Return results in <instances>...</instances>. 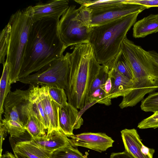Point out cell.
I'll return each instance as SVG.
<instances>
[{
	"instance_id": "f1b7e54d",
	"label": "cell",
	"mask_w": 158,
	"mask_h": 158,
	"mask_svg": "<svg viewBox=\"0 0 158 158\" xmlns=\"http://www.w3.org/2000/svg\"><path fill=\"white\" fill-rule=\"evenodd\" d=\"M138 128L141 129L149 128L155 129L158 127V111L139 122Z\"/></svg>"
},
{
	"instance_id": "83f0119b",
	"label": "cell",
	"mask_w": 158,
	"mask_h": 158,
	"mask_svg": "<svg viewBox=\"0 0 158 158\" xmlns=\"http://www.w3.org/2000/svg\"><path fill=\"white\" fill-rule=\"evenodd\" d=\"M108 77V71L107 68L105 66L102 65L98 74L92 84L90 90L89 96L95 90L105 83Z\"/></svg>"
},
{
	"instance_id": "8fae6325",
	"label": "cell",
	"mask_w": 158,
	"mask_h": 158,
	"mask_svg": "<svg viewBox=\"0 0 158 158\" xmlns=\"http://www.w3.org/2000/svg\"><path fill=\"white\" fill-rule=\"evenodd\" d=\"M58 116L60 129L67 136L73 135V130L79 129L83 123L77 109L68 102L59 106Z\"/></svg>"
},
{
	"instance_id": "484cf974",
	"label": "cell",
	"mask_w": 158,
	"mask_h": 158,
	"mask_svg": "<svg viewBox=\"0 0 158 158\" xmlns=\"http://www.w3.org/2000/svg\"><path fill=\"white\" fill-rule=\"evenodd\" d=\"M48 87L50 96L59 106H63L67 104L68 98L64 89L56 87Z\"/></svg>"
},
{
	"instance_id": "6da1fadb",
	"label": "cell",
	"mask_w": 158,
	"mask_h": 158,
	"mask_svg": "<svg viewBox=\"0 0 158 158\" xmlns=\"http://www.w3.org/2000/svg\"><path fill=\"white\" fill-rule=\"evenodd\" d=\"M59 21L58 19L51 18L34 21L29 33L19 79L38 71L64 55L67 47L60 37Z\"/></svg>"
},
{
	"instance_id": "f546056e",
	"label": "cell",
	"mask_w": 158,
	"mask_h": 158,
	"mask_svg": "<svg viewBox=\"0 0 158 158\" xmlns=\"http://www.w3.org/2000/svg\"><path fill=\"white\" fill-rule=\"evenodd\" d=\"M124 3L140 5L146 7L147 9L158 7V0H126Z\"/></svg>"
},
{
	"instance_id": "8992f818",
	"label": "cell",
	"mask_w": 158,
	"mask_h": 158,
	"mask_svg": "<svg viewBox=\"0 0 158 158\" xmlns=\"http://www.w3.org/2000/svg\"><path fill=\"white\" fill-rule=\"evenodd\" d=\"M39 85H30L26 90L16 89L10 91L4 104L15 106L20 120L25 126L31 116L37 118L44 125L46 130L48 126L40 96Z\"/></svg>"
},
{
	"instance_id": "7402d4cb",
	"label": "cell",
	"mask_w": 158,
	"mask_h": 158,
	"mask_svg": "<svg viewBox=\"0 0 158 158\" xmlns=\"http://www.w3.org/2000/svg\"><path fill=\"white\" fill-rule=\"evenodd\" d=\"M10 31L11 26L8 23L0 34V63L3 65L5 64V57L8 52Z\"/></svg>"
},
{
	"instance_id": "4316f807",
	"label": "cell",
	"mask_w": 158,
	"mask_h": 158,
	"mask_svg": "<svg viewBox=\"0 0 158 158\" xmlns=\"http://www.w3.org/2000/svg\"><path fill=\"white\" fill-rule=\"evenodd\" d=\"M111 99L108 94L100 87L90 94L88 102L90 103L95 101L99 103L109 106L111 104Z\"/></svg>"
},
{
	"instance_id": "3957f363",
	"label": "cell",
	"mask_w": 158,
	"mask_h": 158,
	"mask_svg": "<svg viewBox=\"0 0 158 158\" xmlns=\"http://www.w3.org/2000/svg\"><path fill=\"white\" fill-rule=\"evenodd\" d=\"M140 13L92 27L89 43L100 64L106 65L119 52L123 41Z\"/></svg>"
},
{
	"instance_id": "e0dca14e",
	"label": "cell",
	"mask_w": 158,
	"mask_h": 158,
	"mask_svg": "<svg viewBox=\"0 0 158 158\" xmlns=\"http://www.w3.org/2000/svg\"><path fill=\"white\" fill-rule=\"evenodd\" d=\"M158 31V14H151L135 23L133 35L135 38H143Z\"/></svg>"
},
{
	"instance_id": "d6a6232c",
	"label": "cell",
	"mask_w": 158,
	"mask_h": 158,
	"mask_svg": "<svg viewBox=\"0 0 158 158\" xmlns=\"http://www.w3.org/2000/svg\"><path fill=\"white\" fill-rule=\"evenodd\" d=\"M100 87L102 88L108 95L112 88V81L109 75L108 78L105 83Z\"/></svg>"
},
{
	"instance_id": "44dd1931",
	"label": "cell",
	"mask_w": 158,
	"mask_h": 158,
	"mask_svg": "<svg viewBox=\"0 0 158 158\" xmlns=\"http://www.w3.org/2000/svg\"><path fill=\"white\" fill-rule=\"evenodd\" d=\"M25 127L31 138L40 137L46 135V129L44 125L35 116H31L28 119Z\"/></svg>"
},
{
	"instance_id": "9a60e30c",
	"label": "cell",
	"mask_w": 158,
	"mask_h": 158,
	"mask_svg": "<svg viewBox=\"0 0 158 158\" xmlns=\"http://www.w3.org/2000/svg\"><path fill=\"white\" fill-rule=\"evenodd\" d=\"M11 145L13 152L28 158H52L53 154L40 147L31 139Z\"/></svg>"
},
{
	"instance_id": "836d02e7",
	"label": "cell",
	"mask_w": 158,
	"mask_h": 158,
	"mask_svg": "<svg viewBox=\"0 0 158 158\" xmlns=\"http://www.w3.org/2000/svg\"><path fill=\"white\" fill-rule=\"evenodd\" d=\"M148 52L155 60L158 63V53L154 51H149Z\"/></svg>"
},
{
	"instance_id": "9c48e42d",
	"label": "cell",
	"mask_w": 158,
	"mask_h": 158,
	"mask_svg": "<svg viewBox=\"0 0 158 158\" xmlns=\"http://www.w3.org/2000/svg\"><path fill=\"white\" fill-rule=\"evenodd\" d=\"M70 144L74 147H81L100 152L113 146L114 141L103 133L86 132L67 136Z\"/></svg>"
},
{
	"instance_id": "7a4b0ae2",
	"label": "cell",
	"mask_w": 158,
	"mask_h": 158,
	"mask_svg": "<svg viewBox=\"0 0 158 158\" xmlns=\"http://www.w3.org/2000/svg\"><path fill=\"white\" fill-rule=\"evenodd\" d=\"M70 68L65 90L68 102L82 109L88 102L92 84L101 67L89 43L74 46L70 54Z\"/></svg>"
},
{
	"instance_id": "603a6c76",
	"label": "cell",
	"mask_w": 158,
	"mask_h": 158,
	"mask_svg": "<svg viewBox=\"0 0 158 158\" xmlns=\"http://www.w3.org/2000/svg\"><path fill=\"white\" fill-rule=\"evenodd\" d=\"M52 158H87L69 143L53 153Z\"/></svg>"
},
{
	"instance_id": "7c38bea8",
	"label": "cell",
	"mask_w": 158,
	"mask_h": 158,
	"mask_svg": "<svg viewBox=\"0 0 158 158\" xmlns=\"http://www.w3.org/2000/svg\"><path fill=\"white\" fill-rule=\"evenodd\" d=\"M69 1L66 0H50L45 3L39 2L32 6L34 21L45 18L59 19L69 8Z\"/></svg>"
},
{
	"instance_id": "4dcf8cb0",
	"label": "cell",
	"mask_w": 158,
	"mask_h": 158,
	"mask_svg": "<svg viewBox=\"0 0 158 158\" xmlns=\"http://www.w3.org/2000/svg\"><path fill=\"white\" fill-rule=\"evenodd\" d=\"M0 157L2 156V144L3 141L7 136V130L2 124V121L0 122Z\"/></svg>"
},
{
	"instance_id": "cb8c5ba5",
	"label": "cell",
	"mask_w": 158,
	"mask_h": 158,
	"mask_svg": "<svg viewBox=\"0 0 158 158\" xmlns=\"http://www.w3.org/2000/svg\"><path fill=\"white\" fill-rule=\"evenodd\" d=\"M1 121L6 128L7 132L11 137H20L23 135L26 131L23 126L15 121L12 120H7L4 118L2 119Z\"/></svg>"
},
{
	"instance_id": "ba28073f",
	"label": "cell",
	"mask_w": 158,
	"mask_h": 158,
	"mask_svg": "<svg viewBox=\"0 0 158 158\" xmlns=\"http://www.w3.org/2000/svg\"><path fill=\"white\" fill-rule=\"evenodd\" d=\"M146 7L139 4L122 3L91 11V26L99 25L135 13L141 12Z\"/></svg>"
},
{
	"instance_id": "277c9868",
	"label": "cell",
	"mask_w": 158,
	"mask_h": 158,
	"mask_svg": "<svg viewBox=\"0 0 158 158\" xmlns=\"http://www.w3.org/2000/svg\"><path fill=\"white\" fill-rule=\"evenodd\" d=\"M32 6L19 10L10 16L11 31L6 61L9 65L11 84L19 81L29 33L34 22Z\"/></svg>"
},
{
	"instance_id": "d590c367",
	"label": "cell",
	"mask_w": 158,
	"mask_h": 158,
	"mask_svg": "<svg viewBox=\"0 0 158 158\" xmlns=\"http://www.w3.org/2000/svg\"><path fill=\"white\" fill-rule=\"evenodd\" d=\"M157 88H158V86L157 87Z\"/></svg>"
},
{
	"instance_id": "2e32d148",
	"label": "cell",
	"mask_w": 158,
	"mask_h": 158,
	"mask_svg": "<svg viewBox=\"0 0 158 158\" xmlns=\"http://www.w3.org/2000/svg\"><path fill=\"white\" fill-rule=\"evenodd\" d=\"M112 81V88L108 94L111 99L123 97L129 93L133 86L132 80L118 73L113 69L108 70Z\"/></svg>"
},
{
	"instance_id": "30bf717a",
	"label": "cell",
	"mask_w": 158,
	"mask_h": 158,
	"mask_svg": "<svg viewBox=\"0 0 158 158\" xmlns=\"http://www.w3.org/2000/svg\"><path fill=\"white\" fill-rule=\"evenodd\" d=\"M121 133L125 150L135 158H153L155 150L143 144L136 129H125Z\"/></svg>"
},
{
	"instance_id": "d6986e66",
	"label": "cell",
	"mask_w": 158,
	"mask_h": 158,
	"mask_svg": "<svg viewBox=\"0 0 158 158\" xmlns=\"http://www.w3.org/2000/svg\"><path fill=\"white\" fill-rule=\"evenodd\" d=\"M3 69L0 81V120L4 113V103L8 94L10 91L11 85L9 76V69L8 63L5 61L3 65Z\"/></svg>"
},
{
	"instance_id": "5b68a950",
	"label": "cell",
	"mask_w": 158,
	"mask_h": 158,
	"mask_svg": "<svg viewBox=\"0 0 158 158\" xmlns=\"http://www.w3.org/2000/svg\"><path fill=\"white\" fill-rule=\"evenodd\" d=\"M76 7L69 6L59 21L60 37L67 48L89 43L91 33V11L81 6Z\"/></svg>"
},
{
	"instance_id": "4fadbf2b",
	"label": "cell",
	"mask_w": 158,
	"mask_h": 158,
	"mask_svg": "<svg viewBox=\"0 0 158 158\" xmlns=\"http://www.w3.org/2000/svg\"><path fill=\"white\" fill-rule=\"evenodd\" d=\"M39 92L41 102L48 123L47 133L54 130L60 129L58 116L59 106L50 96L48 86L43 85L39 87Z\"/></svg>"
},
{
	"instance_id": "d4e9b609",
	"label": "cell",
	"mask_w": 158,
	"mask_h": 158,
	"mask_svg": "<svg viewBox=\"0 0 158 158\" xmlns=\"http://www.w3.org/2000/svg\"><path fill=\"white\" fill-rule=\"evenodd\" d=\"M141 109L154 113L158 111V92L152 93L141 101Z\"/></svg>"
},
{
	"instance_id": "5bb4252c",
	"label": "cell",
	"mask_w": 158,
	"mask_h": 158,
	"mask_svg": "<svg viewBox=\"0 0 158 158\" xmlns=\"http://www.w3.org/2000/svg\"><path fill=\"white\" fill-rule=\"evenodd\" d=\"M38 145L53 154L70 143L69 139L60 130H54L44 136L31 138Z\"/></svg>"
},
{
	"instance_id": "e575fe53",
	"label": "cell",
	"mask_w": 158,
	"mask_h": 158,
	"mask_svg": "<svg viewBox=\"0 0 158 158\" xmlns=\"http://www.w3.org/2000/svg\"><path fill=\"white\" fill-rule=\"evenodd\" d=\"M13 152L14 155L16 158H28L25 156L17 153L15 152Z\"/></svg>"
},
{
	"instance_id": "ac0fdd59",
	"label": "cell",
	"mask_w": 158,
	"mask_h": 158,
	"mask_svg": "<svg viewBox=\"0 0 158 158\" xmlns=\"http://www.w3.org/2000/svg\"><path fill=\"white\" fill-rule=\"evenodd\" d=\"M104 66L107 68L108 70L113 69L118 73L132 80L133 74L131 68L121 49L110 61Z\"/></svg>"
},
{
	"instance_id": "ffe728a7",
	"label": "cell",
	"mask_w": 158,
	"mask_h": 158,
	"mask_svg": "<svg viewBox=\"0 0 158 158\" xmlns=\"http://www.w3.org/2000/svg\"><path fill=\"white\" fill-rule=\"evenodd\" d=\"M126 0H77L74 1L91 11L103 9L124 3Z\"/></svg>"
},
{
	"instance_id": "1f68e13d",
	"label": "cell",
	"mask_w": 158,
	"mask_h": 158,
	"mask_svg": "<svg viewBox=\"0 0 158 158\" xmlns=\"http://www.w3.org/2000/svg\"><path fill=\"white\" fill-rule=\"evenodd\" d=\"M110 158H135L131 155L125 150L123 152L112 153Z\"/></svg>"
},
{
	"instance_id": "52a82bcc",
	"label": "cell",
	"mask_w": 158,
	"mask_h": 158,
	"mask_svg": "<svg viewBox=\"0 0 158 158\" xmlns=\"http://www.w3.org/2000/svg\"><path fill=\"white\" fill-rule=\"evenodd\" d=\"M70 53L67 52L61 58L48 64L36 73L31 74L19 81L37 86L58 87L66 89L70 68Z\"/></svg>"
}]
</instances>
